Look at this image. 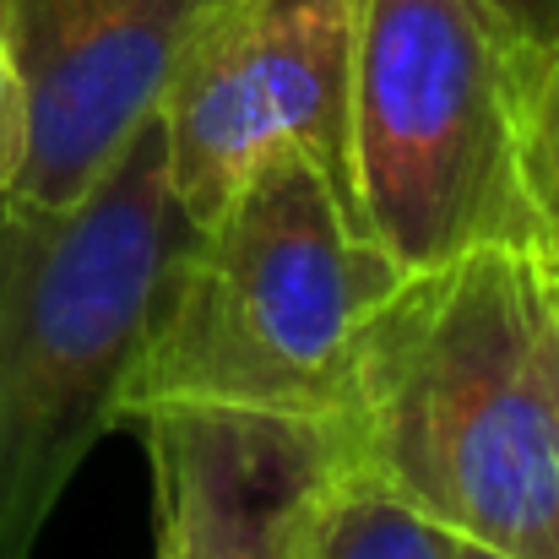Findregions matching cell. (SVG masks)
Segmentation results:
<instances>
[{"instance_id": "cell-1", "label": "cell", "mask_w": 559, "mask_h": 559, "mask_svg": "<svg viewBox=\"0 0 559 559\" xmlns=\"http://www.w3.org/2000/svg\"><path fill=\"white\" fill-rule=\"evenodd\" d=\"M343 456L456 538L559 559V283L527 245L407 272L354 348Z\"/></svg>"}, {"instance_id": "cell-6", "label": "cell", "mask_w": 559, "mask_h": 559, "mask_svg": "<svg viewBox=\"0 0 559 559\" xmlns=\"http://www.w3.org/2000/svg\"><path fill=\"white\" fill-rule=\"evenodd\" d=\"M217 0H0L22 93V169L5 195L71 206L158 120L169 76Z\"/></svg>"}, {"instance_id": "cell-8", "label": "cell", "mask_w": 559, "mask_h": 559, "mask_svg": "<svg viewBox=\"0 0 559 559\" xmlns=\"http://www.w3.org/2000/svg\"><path fill=\"white\" fill-rule=\"evenodd\" d=\"M456 544L462 538L451 527L413 511L402 495L343 456L321 489L305 559H451Z\"/></svg>"}, {"instance_id": "cell-2", "label": "cell", "mask_w": 559, "mask_h": 559, "mask_svg": "<svg viewBox=\"0 0 559 559\" xmlns=\"http://www.w3.org/2000/svg\"><path fill=\"white\" fill-rule=\"evenodd\" d=\"M190 234L158 120L71 206L0 195V559H33L66 484L120 424Z\"/></svg>"}, {"instance_id": "cell-7", "label": "cell", "mask_w": 559, "mask_h": 559, "mask_svg": "<svg viewBox=\"0 0 559 559\" xmlns=\"http://www.w3.org/2000/svg\"><path fill=\"white\" fill-rule=\"evenodd\" d=\"M131 424L153 451L158 559H305L343 462L332 418L158 402Z\"/></svg>"}, {"instance_id": "cell-12", "label": "cell", "mask_w": 559, "mask_h": 559, "mask_svg": "<svg viewBox=\"0 0 559 559\" xmlns=\"http://www.w3.org/2000/svg\"><path fill=\"white\" fill-rule=\"evenodd\" d=\"M451 559H511V555H500V549H489V544H473V538H462Z\"/></svg>"}, {"instance_id": "cell-9", "label": "cell", "mask_w": 559, "mask_h": 559, "mask_svg": "<svg viewBox=\"0 0 559 559\" xmlns=\"http://www.w3.org/2000/svg\"><path fill=\"white\" fill-rule=\"evenodd\" d=\"M511 126L533 255L559 283V38L511 49Z\"/></svg>"}, {"instance_id": "cell-11", "label": "cell", "mask_w": 559, "mask_h": 559, "mask_svg": "<svg viewBox=\"0 0 559 559\" xmlns=\"http://www.w3.org/2000/svg\"><path fill=\"white\" fill-rule=\"evenodd\" d=\"M500 27L516 38V44H549L559 38V0H484Z\"/></svg>"}, {"instance_id": "cell-10", "label": "cell", "mask_w": 559, "mask_h": 559, "mask_svg": "<svg viewBox=\"0 0 559 559\" xmlns=\"http://www.w3.org/2000/svg\"><path fill=\"white\" fill-rule=\"evenodd\" d=\"M22 93H16V71H11V49H5V33H0V195L11 190L16 169H22Z\"/></svg>"}, {"instance_id": "cell-4", "label": "cell", "mask_w": 559, "mask_h": 559, "mask_svg": "<svg viewBox=\"0 0 559 559\" xmlns=\"http://www.w3.org/2000/svg\"><path fill=\"white\" fill-rule=\"evenodd\" d=\"M516 38L484 0H365L354 60V195L370 239L424 272L527 245L511 126Z\"/></svg>"}, {"instance_id": "cell-3", "label": "cell", "mask_w": 559, "mask_h": 559, "mask_svg": "<svg viewBox=\"0 0 559 559\" xmlns=\"http://www.w3.org/2000/svg\"><path fill=\"white\" fill-rule=\"evenodd\" d=\"M402 277L332 175L277 153L180 250L120 424L158 402L332 418L354 348Z\"/></svg>"}, {"instance_id": "cell-5", "label": "cell", "mask_w": 559, "mask_h": 559, "mask_svg": "<svg viewBox=\"0 0 559 559\" xmlns=\"http://www.w3.org/2000/svg\"><path fill=\"white\" fill-rule=\"evenodd\" d=\"M365 0H217L158 104L169 190L201 228L277 153L316 158L354 206Z\"/></svg>"}]
</instances>
